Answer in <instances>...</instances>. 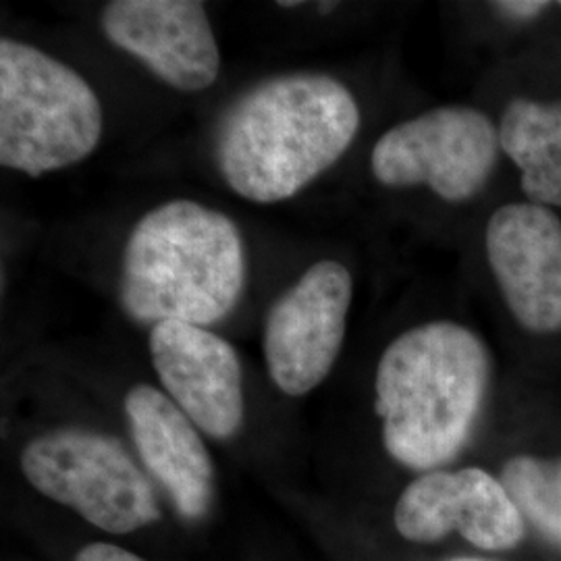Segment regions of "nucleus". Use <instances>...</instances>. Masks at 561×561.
<instances>
[{"label":"nucleus","mask_w":561,"mask_h":561,"mask_svg":"<svg viewBox=\"0 0 561 561\" xmlns=\"http://www.w3.org/2000/svg\"><path fill=\"white\" fill-rule=\"evenodd\" d=\"M104 113L78 71L25 42L0 41V164L30 178L88 159Z\"/></svg>","instance_id":"nucleus-4"},{"label":"nucleus","mask_w":561,"mask_h":561,"mask_svg":"<svg viewBox=\"0 0 561 561\" xmlns=\"http://www.w3.org/2000/svg\"><path fill=\"white\" fill-rule=\"evenodd\" d=\"M408 541L433 542L458 530L466 541L502 551L524 537V518L502 481L481 468L431 472L408 484L393 512Z\"/></svg>","instance_id":"nucleus-11"},{"label":"nucleus","mask_w":561,"mask_h":561,"mask_svg":"<svg viewBox=\"0 0 561 561\" xmlns=\"http://www.w3.org/2000/svg\"><path fill=\"white\" fill-rule=\"evenodd\" d=\"M245 248L221 210L171 201L148 210L125 241L121 306L136 322L222 321L240 301Z\"/></svg>","instance_id":"nucleus-3"},{"label":"nucleus","mask_w":561,"mask_h":561,"mask_svg":"<svg viewBox=\"0 0 561 561\" xmlns=\"http://www.w3.org/2000/svg\"><path fill=\"white\" fill-rule=\"evenodd\" d=\"M451 561H482V560H470V558H466V560H451Z\"/></svg>","instance_id":"nucleus-19"},{"label":"nucleus","mask_w":561,"mask_h":561,"mask_svg":"<svg viewBox=\"0 0 561 561\" xmlns=\"http://www.w3.org/2000/svg\"><path fill=\"white\" fill-rule=\"evenodd\" d=\"M319 7H321V13H327V11H331L333 7H337V2H327V4H324V2H321Z\"/></svg>","instance_id":"nucleus-17"},{"label":"nucleus","mask_w":561,"mask_h":561,"mask_svg":"<svg viewBox=\"0 0 561 561\" xmlns=\"http://www.w3.org/2000/svg\"><path fill=\"white\" fill-rule=\"evenodd\" d=\"M489 266L514 319L533 333L561 329V221L547 206L505 204L484 231Z\"/></svg>","instance_id":"nucleus-9"},{"label":"nucleus","mask_w":561,"mask_h":561,"mask_svg":"<svg viewBox=\"0 0 561 561\" xmlns=\"http://www.w3.org/2000/svg\"><path fill=\"white\" fill-rule=\"evenodd\" d=\"M123 408L148 472L161 482L183 518H202L213 502L215 470L196 424L152 385H136Z\"/></svg>","instance_id":"nucleus-12"},{"label":"nucleus","mask_w":561,"mask_h":561,"mask_svg":"<svg viewBox=\"0 0 561 561\" xmlns=\"http://www.w3.org/2000/svg\"><path fill=\"white\" fill-rule=\"evenodd\" d=\"M500 141L520 169L528 202L561 208V101L510 102L500 121Z\"/></svg>","instance_id":"nucleus-13"},{"label":"nucleus","mask_w":561,"mask_h":561,"mask_svg":"<svg viewBox=\"0 0 561 561\" xmlns=\"http://www.w3.org/2000/svg\"><path fill=\"white\" fill-rule=\"evenodd\" d=\"M101 23L113 46L180 92H201L219 78L221 50L198 0H113Z\"/></svg>","instance_id":"nucleus-8"},{"label":"nucleus","mask_w":561,"mask_h":561,"mask_svg":"<svg viewBox=\"0 0 561 561\" xmlns=\"http://www.w3.org/2000/svg\"><path fill=\"white\" fill-rule=\"evenodd\" d=\"M500 481L522 518L561 545V460L514 458L503 466Z\"/></svg>","instance_id":"nucleus-14"},{"label":"nucleus","mask_w":561,"mask_h":561,"mask_svg":"<svg viewBox=\"0 0 561 561\" xmlns=\"http://www.w3.org/2000/svg\"><path fill=\"white\" fill-rule=\"evenodd\" d=\"M76 561H146L144 558L134 556L127 549H121L117 545L111 542H92L85 545L80 553L76 556Z\"/></svg>","instance_id":"nucleus-15"},{"label":"nucleus","mask_w":561,"mask_h":561,"mask_svg":"<svg viewBox=\"0 0 561 561\" xmlns=\"http://www.w3.org/2000/svg\"><path fill=\"white\" fill-rule=\"evenodd\" d=\"M547 7H549L547 2H497L495 4V9H500L512 18H520V20H530V18L542 13Z\"/></svg>","instance_id":"nucleus-16"},{"label":"nucleus","mask_w":561,"mask_h":561,"mask_svg":"<svg viewBox=\"0 0 561 561\" xmlns=\"http://www.w3.org/2000/svg\"><path fill=\"white\" fill-rule=\"evenodd\" d=\"M491 358L458 322L419 324L391 341L377 366V403L389 456L431 470L458 456L481 414Z\"/></svg>","instance_id":"nucleus-2"},{"label":"nucleus","mask_w":561,"mask_h":561,"mask_svg":"<svg viewBox=\"0 0 561 561\" xmlns=\"http://www.w3.org/2000/svg\"><path fill=\"white\" fill-rule=\"evenodd\" d=\"M500 127L470 106H442L385 131L370 169L387 187L428 185L445 202L474 198L500 161Z\"/></svg>","instance_id":"nucleus-6"},{"label":"nucleus","mask_w":561,"mask_h":561,"mask_svg":"<svg viewBox=\"0 0 561 561\" xmlns=\"http://www.w3.org/2000/svg\"><path fill=\"white\" fill-rule=\"evenodd\" d=\"M301 2H277V7H300Z\"/></svg>","instance_id":"nucleus-18"},{"label":"nucleus","mask_w":561,"mask_h":561,"mask_svg":"<svg viewBox=\"0 0 561 561\" xmlns=\"http://www.w3.org/2000/svg\"><path fill=\"white\" fill-rule=\"evenodd\" d=\"M354 296L352 273L337 261L312 264L268 310L264 360L285 396L317 389L340 356Z\"/></svg>","instance_id":"nucleus-7"},{"label":"nucleus","mask_w":561,"mask_h":561,"mask_svg":"<svg viewBox=\"0 0 561 561\" xmlns=\"http://www.w3.org/2000/svg\"><path fill=\"white\" fill-rule=\"evenodd\" d=\"M21 470L44 497L106 533L127 535L161 518L152 484L111 435L53 428L23 447Z\"/></svg>","instance_id":"nucleus-5"},{"label":"nucleus","mask_w":561,"mask_h":561,"mask_svg":"<svg viewBox=\"0 0 561 561\" xmlns=\"http://www.w3.org/2000/svg\"><path fill=\"white\" fill-rule=\"evenodd\" d=\"M360 121L358 102L331 76L273 78L225 115L215 144L219 173L245 201L294 198L347 152Z\"/></svg>","instance_id":"nucleus-1"},{"label":"nucleus","mask_w":561,"mask_h":561,"mask_svg":"<svg viewBox=\"0 0 561 561\" xmlns=\"http://www.w3.org/2000/svg\"><path fill=\"white\" fill-rule=\"evenodd\" d=\"M150 358L169 398L213 439H231L243 422V377L238 352L206 327L159 322Z\"/></svg>","instance_id":"nucleus-10"}]
</instances>
